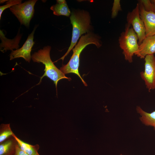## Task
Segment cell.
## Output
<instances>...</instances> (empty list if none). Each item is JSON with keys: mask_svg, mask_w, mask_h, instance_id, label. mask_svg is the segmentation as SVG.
<instances>
[{"mask_svg": "<svg viewBox=\"0 0 155 155\" xmlns=\"http://www.w3.org/2000/svg\"><path fill=\"white\" fill-rule=\"evenodd\" d=\"M138 1L139 3L142 5L145 11L148 12H153V4L149 0H140Z\"/></svg>", "mask_w": 155, "mask_h": 155, "instance_id": "ac0fdd59", "label": "cell"}, {"mask_svg": "<svg viewBox=\"0 0 155 155\" xmlns=\"http://www.w3.org/2000/svg\"><path fill=\"white\" fill-rule=\"evenodd\" d=\"M18 142L11 135L0 144V155H15Z\"/></svg>", "mask_w": 155, "mask_h": 155, "instance_id": "8fae6325", "label": "cell"}, {"mask_svg": "<svg viewBox=\"0 0 155 155\" xmlns=\"http://www.w3.org/2000/svg\"><path fill=\"white\" fill-rule=\"evenodd\" d=\"M122 10L120 0H114L112 9L111 17L114 18L117 15L119 11Z\"/></svg>", "mask_w": 155, "mask_h": 155, "instance_id": "2e32d148", "label": "cell"}, {"mask_svg": "<svg viewBox=\"0 0 155 155\" xmlns=\"http://www.w3.org/2000/svg\"><path fill=\"white\" fill-rule=\"evenodd\" d=\"M127 23L130 24L138 38L140 45L146 37V31L144 22L140 18L139 3L127 16Z\"/></svg>", "mask_w": 155, "mask_h": 155, "instance_id": "8992f818", "label": "cell"}, {"mask_svg": "<svg viewBox=\"0 0 155 155\" xmlns=\"http://www.w3.org/2000/svg\"><path fill=\"white\" fill-rule=\"evenodd\" d=\"M155 53V35L146 36L139 45L137 52L135 55L141 59H144L149 55Z\"/></svg>", "mask_w": 155, "mask_h": 155, "instance_id": "30bf717a", "label": "cell"}, {"mask_svg": "<svg viewBox=\"0 0 155 155\" xmlns=\"http://www.w3.org/2000/svg\"><path fill=\"white\" fill-rule=\"evenodd\" d=\"M138 3L140 16L144 24L146 36L155 35V13L145 11L142 5Z\"/></svg>", "mask_w": 155, "mask_h": 155, "instance_id": "9c48e42d", "label": "cell"}, {"mask_svg": "<svg viewBox=\"0 0 155 155\" xmlns=\"http://www.w3.org/2000/svg\"><path fill=\"white\" fill-rule=\"evenodd\" d=\"M72 26V36L70 45L65 54L60 59L65 57L77 44L79 38L84 34L91 32L90 17L89 13L84 10H76L71 13L70 17Z\"/></svg>", "mask_w": 155, "mask_h": 155, "instance_id": "7a4b0ae2", "label": "cell"}, {"mask_svg": "<svg viewBox=\"0 0 155 155\" xmlns=\"http://www.w3.org/2000/svg\"><path fill=\"white\" fill-rule=\"evenodd\" d=\"M13 135L16 139L20 148L29 155H40L38 151L40 146L38 144L32 145L26 143L18 138L13 133Z\"/></svg>", "mask_w": 155, "mask_h": 155, "instance_id": "5bb4252c", "label": "cell"}, {"mask_svg": "<svg viewBox=\"0 0 155 155\" xmlns=\"http://www.w3.org/2000/svg\"><path fill=\"white\" fill-rule=\"evenodd\" d=\"M13 133L11 129L9 123L1 124L0 126V144L12 135Z\"/></svg>", "mask_w": 155, "mask_h": 155, "instance_id": "9a60e30c", "label": "cell"}, {"mask_svg": "<svg viewBox=\"0 0 155 155\" xmlns=\"http://www.w3.org/2000/svg\"><path fill=\"white\" fill-rule=\"evenodd\" d=\"M21 0H10L7 1L5 5L0 6V19L3 11L6 9L10 8L12 6L21 3Z\"/></svg>", "mask_w": 155, "mask_h": 155, "instance_id": "e0dca14e", "label": "cell"}, {"mask_svg": "<svg viewBox=\"0 0 155 155\" xmlns=\"http://www.w3.org/2000/svg\"><path fill=\"white\" fill-rule=\"evenodd\" d=\"M37 0H30L12 6L10 11L16 17L20 24L28 27L33 17L34 5Z\"/></svg>", "mask_w": 155, "mask_h": 155, "instance_id": "5b68a950", "label": "cell"}, {"mask_svg": "<svg viewBox=\"0 0 155 155\" xmlns=\"http://www.w3.org/2000/svg\"><path fill=\"white\" fill-rule=\"evenodd\" d=\"M57 3L52 6L50 9L53 14L56 16H64L69 17L71 14L66 1L65 0H57Z\"/></svg>", "mask_w": 155, "mask_h": 155, "instance_id": "7c38bea8", "label": "cell"}, {"mask_svg": "<svg viewBox=\"0 0 155 155\" xmlns=\"http://www.w3.org/2000/svg\"><path fill=\"white\" fill-rule=\"evenodd\" d=\"M120 155H123L122 154H121Z\"/></svg>", "mask_w": 155, "mask_h": 155, "instance_id": "7402d4cb", "label": "cell"}, {"mask_svg": "<svg viewBox=\"0 0 155 155\" xmlns=\"http://www.w3.org/2000/svg\"><path fill=\"white\" fill-rule=\"evenodd\" d=\"M8 1V0H1L0 1V4L3 3H4V2H5L6 1Z\"/></svg>", "mask_w": 155, "mask_h": 155, "instance_id": "44dd1931", "label": "cell"}, {"mask_svg": "<svg viewBox=\"0 0 155 155\" xmlns=\"http://www.w3.org/2000/svg\"><path fill=\"white\" fill-rule=\"evenodd\" d=\"M51 49L50 46H45L42 49H40L33 54L31 56V59L33 62L41 63L45 65L44 73L40 77V82L38 84L40 83L43 77L46 76L53 81L57 88V83L60 80L66 79L70 81L71 78L66 77L54 65L50 57Z\"/></svg>", "mask_w": 155, "mask_h": 155, "instance_id": "3957f363", "label": "cell"}, {"mask_svg": "<svg viewBox=\"0 0 155 155\" xmlns=\"http://www.w3.org/2000/svg\"><path fill=\"white\" fill-rule=\"evenodd\" d=\"M136 110L141 116L140 119L142 123L147 126L153 127L155 130V111L148 113L144 111L139 106H137Z\"/></svg>", "mask_w": 155, "mask_h": 155, "instance_id": "4fadbf2b", "label": "cell"}, {"mask_svg": "<svg viewBox=\"0 0 155 155\" xmlns=\"http://www.w3.org/2000/svg\"><path fill=\"white\" fill-rule=\"evenodd\" d=\"M152 1V3L153 5V12L155 13V0Z\"/></svg>", "mask_w": 155, "mask_h": 155, "instance_id": "ffe728a7", "label": "cell"}, {"mask_svg": "<svg viewBox=\"0 0 155 155\" xmlns=\"http://www.w3.org/2000/svg\"><path fill=\"white\" fill-rule=\"evenodd\" d=\"M15 155H29L23 151L20 147L18 144L16 147V151Z\"/></svg>", "mask_w": 155, "mask_h": 155, "instance_id": "d6986e66", "label": "cell"}, {"mask_svg": "<svg viewBox=\"0 0 155 155\" xmlns=\"http://www.w3.org/2000/svg\"><path fill=\"white\" fill-rule=\"evenodd\" d=\"M144 59V69L140 73V75L150 92L155 89V56L147 55Z\"/></svg>", "mask_w": 155, "mask_h": 155, "instance_id": "52a82bcc", "label": "cell"}, {"mask_svg": "<svg viewBox=\"0 0 155 155\" xmlns=\"http://www.w3.org/2000/svg\"><path fill=\"white\" fill-rule=\"evenodd\" d=\"M100 38L96 34L90 32L81 36L75 47L73 49V53L68 63L62 66L60 70L65 74L70 73H74L78 75L85 86L87 84L83 80L79 72L80 57L83 50L87 45L93 44L97 48L102 45Z\"/></svg>", "mask_w": 155, "mask_h": 155, "instance_id": "6da1fadb", "label": "cell"}, {"mask_svg": "<svg viewBox=\"0 0 155 155\" xmlns=\"http://www.w3.org/2000/svg\"><path fill=\"white\" fill-rule=\"evenodd\" d=\"M37 26H35L31 33L28 36L23 46L20 48L15 50H12L10 55V60L22 57L26 61L30 62L31 56V52L34 42V35Z\"/></svg>", "mask_w": 155, "mask_h": 155, "instance_id": "ba28073f", "label": "cell"}, {"mask_svg": "<svg viewBox=\"0 0 155 155\" xmlns=\"http://www.w3.org/2000/svg\"><path fill=\"white\" fill-rule=\"evenodd\" d=\"M118 40L125 59L129 63H132L133 57L137 52L139 45L137 35L130 24H126L125 30L121 34Z\"/></svg>", "mask_w": 155, "mask_h": 155, "instance_id": "277c9868", "label": "cell"}]
</instances>
